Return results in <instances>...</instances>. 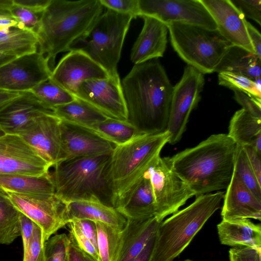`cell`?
Wrapping results in <instances>:
<instances>
[{
	"mask_svg": "<svg viewBox=\"0 0 261 261\" xmlns=\"http://www.w3.org/2000/svg\"><path fill=\"white\" fill-rule=\"evenodd\" d=\"M121 83L127 121L141 135L167 131L173 86L158 61L135 64Z\"/></svg>",
	"mask_w": 261,
	"mask_h": 261,
	"instance_id": "cell-1",
	"label": "cell"
},
{
	"mask_svg": "<svg viewBox=\"0 0 261 261\" xmlns=\"http://www.w3.org/2000/svg\"><path fill=\"white\" fill-rule=\"evenodd\" d=\"M238 146L227 134H214L169 160L173 171L196 197L226 189L234 172Z\"/></svg>",
	"mask_w": 261,
	"mask_h": 261,
	"instance_id": "cell-2",
	"label": "cell"
},
{
	"mask_svg": "<svg viewBox=\"0 0 261 261\" xmlns=\"http://www.w3.org/2000/svg\"><path fill=\"white\" fill-rule=\"evenodd\" d=\"M103 10L99 0L50 1L42 13L36 37L38 51L47 60L51 69L56 56L69 51Z\"/></svg>",
	"mask_w": 261,
	"mask_h": 261,
	"instance_id": "cell-3",
	"label": "cell"
},
{
	"mask_svg": "<svg viewBox=\"0 0 261 261\" xmlns=\"http://www.w3.org/2000/svg\"><path fill=\"white\" fill-rule=\"evenodd\" d=\"M111 154L61 160L51 174L55 194L64 202L95 200L113 207V194L107 179Z\"/></svg>",
	"mask_w": 261,
	"mask_h": 261,
	"instance_id": "cell-4",
	"label": "cell"
},
{
	"mask_svg": "<svg viewBox=\"0 0 261 261\" xmlns=\"http://www.w3.org/2000/svg\"><path fill=\"white\" fill-rule=\"evenodd\" d=\"M224 192L200 195L187 207L162 221L155 234L150 261H173L213 214L221 207Z\"/></svg>",
	"mask_w": 261,
	"mask_h": 261,
	"instance_id": "cell-5",
	"label": "cell"
},
{
	"mask_svg": "<svg viewBox=\"0 0 261 261\" xmlns=\"http://www.w3.org/2000/svg\"><path fill=\"white\" fill-rule=\"evenodd\" d=\"M169 133L142 135L116 146L107 168V179L113 194L115 208L125 194L160 156L169 142Z\"/></svg>",
	"mask_w": 261,
	"mask_h": 261,
	"instance_id": "cell-6",
	"label": "cell"
},
{
	"mask_svg": "<svg viewBox=\"0 0 261 261\" xmlns=\"http://www.w3.org/2000/svg\"><path fill=\"white\" fill-rule=\"evenodd\" d=\"M133 18L108 9L91 27L70 46L102 67L109 76L118 74L117 65L126 34Z\"/></svg>",
	"mask_w": 261,
	"mask_h": 261,
	"instance_id": "cell-7",
	"label": "cell"
},
{
	"mask_svg": "<svg viewBox=\"0 0 261 261\" xmlns=\"http://www.w3.org/2000/svg\"><path fill=\"white\" fill-rule=\"evenodd\" d=\"M166 25L175 51L188 65L203 74L215 72L232 45L217 29L181 22Z\"/></svg>",
	"mask_w": 261,
	"mask_h": 261,
	"instance_id": "cell-8",
	"label": "cell"
},
{
	"mask_svg": "<svg viewBox=\"0 0 261 261\" xmlns=\"http://www.w3.org/2000/svg\"><path fill=\"white\" fill-rule=\"evenodd\" d=\"M155 199V217L159 222L173 214L195 196L189 186L172 170L169 157L160 156L147 171Z\"/></svg>",
	"mask_w": 261,
	"mask_h": 261,
	"instance_id": "cell-9",
	"label": "cell"
},
{
	"mask_svg": "<svg viewBox=\"0 0 261 261\" xmlns=\"http://www.w3.org/2000/svg\"><path fill=\"white\" fill-rule=\"evenodd\" d=\"M204 84L202 73L192 66L185 67L180 80L173 88L167 127L169 144L174 145L181 139L190 115L200 99Z\"/></svg>",
	"mask_w": 261,
	"mask_h": 261,
	"instance_id": "cell-10",
	"label": "cell"
},
{
	"mask_svg": "<svg viewBox=\"0 0 261 261\" xmlns=\"http://www.w3.org/2000/svg\"><path fill=\"white\" fill-rule=\"evenodd\" d=\"M3 193L21 213L42 228L45 242L68 223L66 203L55 193L26 195Z\"/></svg>",
	"mask_w": 261,
	"mask_h": 261,
	"instance_id": "cell-11",
	"label": "cell"
},
{
	"mask_svg": "<svg viewBox=\"0 0 261 261\" xmlns=\"http://www.w3.org/2000/svg\"><path fill=\"white\" fill-rule=\"evenodd\" d=\"M140 16L154 17L166 24L181 22L217 29L200 0H139Z\"/></svg>",
	"mask_w": 261,
	"mask_h": 261,
	"instance_id": "cell-12",
	"label": "cell"
},
{
	"mask_svg": "<svg viewBox=\"0 0 261 261\" xmlns=\"http://www.w3.org/2000/svg\"><path fill=\"white\" fill-rule=\"evenodd\" d=\"M51 71L47 60L38 51L16 58L0 67V90L31 91L49 79Z\"/></svg>",
	"mask_w": 261,
	"mask_h": 261,
	"instance_id": "cell-13",
	"label": "cell"
},
{
	"mask_svg": "<svg viewBox=\"0 0 261 261\" xmlns=\"http://www.w3.org/2000/svg\"><path fill=\"white\" fill-rule=\"evenodd\" d=\"M50 167L18 135L0 137V174L40 176L48 173Z\"/></svg>",
	"mask_w": 261,
	"mask_h": 261,
	"instance_id": "cell-14",
	"label": "cell"
},
{
	"mask_svg": "<svg viewBox=\"0 0 261 261\" xmlns=\"http://www.w3.org/2000/svg\"><path fill=\"white\" fill-rule=\"evenodd\" d=\"M74 95L109 118L127 120V112L119 74L91 79L79 84Z\"/></svg>",
	"mask_w": 261,
	"mask_h": 261,
	"instance_id": "cell-15",
	"label": "cell"
},
{
	"mask_svg": "<svg viewBox=\"0 0 261 261\" xmlns=\"http://www.w3.org/2000/svg\"><path fill=\"white\" fill-rule=\"evenodd\" d=\"M61 121L54 113H45L32 120L18 134L51 167L63 160Z\"/></svg>",
	"mask_w": 261,
	"mask_h": 261,
	"instance_id": "cell-16",
	"label": "cell"
},
{
	"mask_svg": "<svg viewBox=\"0 0 261 261\" xmlns=\"http://www.w3.org/2000/svg\"><path fill=\"white\" fill-rule=\"evenodd\" d=\"M213 20L217 29L232 45L255 53L247 30L245 17L231 0H200Z\"/></svg>",
	"mask_w": 261,
	"mask_h": 261,
	"instance_id": "cell-17",
	"label": "cell"
},
{
	"mask_svg": "<svg viewBox=\"0 0 261 261\" xmlns=\"http://www.w3.org/2000/svg\"><path fill=\"white\" fill-rule=\"evenodd\" d=\"M109 76L108 72L87 55L71 50L52 70L50 79L74 95L81 83Z\"/></svg>",
	"mask_w": 261,
	"mask_h": 261,
	"instance_id": "cell-18",
	"label": "cell"
},
{
	"mask_svg": "<svg viewBox=\"0 0 261 261\" xmlns=\"http://www.w3.org/2000/svg\"><path fill=\"white\" fill-rule=\"evenodd\" d=\"M60 128L63 160L111 154L116 146L87 127L61 119Z\"/></svg>",
	"mask_w": 261,
	"mask_h": 261,
	"instance_id": "cell-19",
	"label": "cell"
},
{
	"mask_svg": "<svg viewBox=\"0 0 261 261\" xmlns=\"http://www.w3.org/2000/svg\"><path fill=\"white\" fill-rule=\"evenodd\" d=\"M45 113L54 112L31 91L23 92L0 108V127L6 134L18 135L32 120Z\"/></svg>",
	"mask_w": 261,
	"mask_h": 261,
	"instance_id": "cell-20",
	"label": "cell"
},
{
	"mask_svg": "<svg viewBox=\"0 0 261 261\" xmlns=\"http://www.w3.org/2000/svg\"><path fill=\"white\" fill-rule=\"evenodd\" d=\"M223 197L222 219H254L261 220V200L233 173Z\"/></svg>",
	"mask_w": 261,
	"mask_h": 261,
	"instance_id": "cell-21",
	"label": "cell"
},
{
	"mask_svg": "<svg viewBox=\"0 0 261 261\" xmlns=\"http://www.w3.org/2000/svg\"><path fill=\"white\" fill-rule=\"evenodd\" d=\"M142 29L132 49L130 60L135 64L162 57L167 44V25L151 16H143Z\"/></svg>",
	"mask_w": 261,
	"mask_h": 261,
	"instance_id": "cell-22",
	"label": "cell"
},
{
	"mask_svg": "<svg viewBox=\"0 0 261 261\" xmlns=\"http://www.w3.org/2000/svg\"><path fill=\"white\" fill-rule=\"evenodd\" d=\"M115 208L126 219H148L155 217V199L147 172L125 194Z\"/></svg>",
	"mask_w": 261,
	"mask_h": 261,
	"instance_id": "cell-23",
	"label": "cell"
},
{
	"mask_svg": "<svg viewBox=\"0 0 261 261\" xmlns=\"http://www.w3.org/2000/svg\"><path fill=\"white\" fill-rule=\"evenodd\" d=\"M122 229L116 261H132L143 249L161 222L148 219H126Z\"/></svg>",
	"mask_w": 261,
	"mask_h": 261,
	"instance_id": "cell-24",
	"label": "cell"
},
{
	"mask_svg": "<svg viewBox=\"0 0 261 261\" xmlns=\"http://www.w3.org/2000/svg\"><path fill=\"white\" fill-rule=\"evenodd\" d=\"M220 243L225 245L261 249V226L248 219H222L217 226Z\"/></svg>",
	"mask_w": 261,
	"mask_h": 261,
	"instance_id": "cell-25",
	"label": "cell"
},
{
	"mask_svg": "<svg viewBox=\"0 0 261 261\" xmlns=\"http://www.w3.org/2000/svg\"><path fill=\"white\" fill-rule=\"evenodd\" d=\"M66 206L68 223L75 220L87 219L121 229L126 223V219L115 208L98 201H72L66 203Z\"/></svg>",
	"mask_w": 261,
	"mask_h": 261,
	"instance_id": "cell-26",
	"label": "cell"
},
{
	"mask_svg": "<svg viewBox=\"0 0 261 261\" xmlns=\"http://www.w3.org/2000/svg\"><path fill=\"white\" fill-rule=\"evenodd\" d=\"M261 58L242 47L231 45L222 58L215 72H228L260 81Z\"/></svg>",
	"mask_w": 261,
	"mask_h": 261,
	"instance_id": "cell-27",
	"label": "cell"
},
{
	"mask_svg": "<svg viewBox=\"0 0 261 261\" xmlns=\"http://www.w3.org/2000/svg\"><path fill=\"white\" fill-rule=\"evenodd\" d=\"M227 135L238 145L251 146L261 153V118L239 110L229 121Z\"/></svg>",
	"mask_w": 261,
	"mask_h": 261,
	"instance_id": "cell-28",
	"label": "cell"
},
{
	"mask_svg": "<svg viewBox=\"0 0 261 261\" xmlns=\"http://www.w3.org/2000/svg\"><path fill=\"white\" fill-rule=\"evenodd\" d=\"M0 191L26 195L55 193V187L49 172L40 176L19 174H0Z\"/></svg>",
	"mask_w": 261,
	"mask_h": 261,
	"instance_id": "cell-29",
	"label": "cell"
},
{
	"mask_svg": "<svg viewBox=\"0 0 261 261\" xmlns=\"http://www.w3.org/2000/svg\"><path fill=\"white\" fill-rule=\"evenodd\" d=\"M38 51L36 35L17 27L0 30V54L16 58Z\"/></svg>",
	"mask_w": 261,
	"mask_h": 261,
	"instance_id": "cell-30",
	"label": "cell"
},
{
	"mask_svg": "<svg viewBox=\"0 0 261 261\" xmlns=\"http://www.w3.org/2000/svg\"><path fill=\"white\" fill-rule=\"evenodd\" d=\"M54 113L62 120L87 127L109 118L88 102L76 97L72 101L55 108Z\"/></svg>",
	"mask_w": 261,
	"mask_h": 261,
	"instance_id": "cell-31",
	"label": "cell"
},
{
	"mask_svg": "<svg viewBox=\"0 0 261 261\" xmlns=\"http://www.w3.org/2000/svg\"><path fill=\"white\" fill-rule=\"evenodd\" d=\"M88 128L116 146L124 144L136 137L142 135L127 120L111 118Z\"/></svg>",
	"mask_w": 261,
	"mask_h": 261,
	"instance_id": "cell-32",
	"label": "cell"
},
{
	"mask_svg": "<svg viewBox=\"0 0 261 261\" xmlns=\"http://www.w3.org/2000/svg\"><path fill=\"white\" fill-rule=\"evenodd\" d=\"M21 213L0 191V244L8 245L20 236Z\"/></svg>",
	"mask_w": 261,
	"mask_h": 261,
	"instance_id": "cell-33",
	"label": "cell"
},
{
	"mask_svg": "<svg viewBox=\"0 0 261 261\" xmlns=\"http://www.w3.org/2000/svg\"><path fill=\"white\" fill-rule=\"evenodd\" d=\"M95 222L99 261H116L122 229L101 222Z\"/></svg>",
	"mask_w": 261,
	"mask_h": 261,
	"instance_id": "cell-34",
	"label": "cell"
},
{
	"mask_svg": "<svg viewBox=\"0 0 261 261\" xmlns=\"http://www.w3.org/2000/svg\"><path fill=\"white\" fill-rule=\"evenodd\" d=\"M31 91L53 112L55 108L71 102L75 98L73 94L50 79L40 83Z\"/></svg>",
	"mask_w": 261,
	"mask_h": 261,
	"instance_id": "cell-35",
	"label": "cell"
},
{
	"mask_svg": "<svg viewBox=\"0 0 261 261\" xmlns=\"http://www.w3.org/2000/svg\"><path fill=\"white\" fill-rule=\"evenodd\" d=\"M218 73L220 85L261 99L260 81L256 82L245 76L228 72Z\"/></svg>",
	"mask_w": 261,
	"mask_h": 261,
	"instance_id": "cell-36",
	"label": "cell"
},
{
	"mask_svg": "<svg viewBox=\"0 0 261 261\" xmlns=\"http://www.w3.org/2000/svg\"><path fill=\"white\" fill-rule=\"evenodd\" d=\"M234 173L253 194L261 200V184L250 167L243 147L239 145L235 159Z\"/></svg>",
	"mask_w": 261,
	"mask_h": 261,
	"instance_id": "cell-37",
	"label": "cell"
},
{
	"mask_svg": "<svg viewBox=\"0 0 261 261\" xmlns=\"http://www.w3.org/2000/svg\"><path fill=\"white\" fill-rule=\"evenodd\" d=\"M9 12L18 22L17 28L30 31L36 35L39 29L42 13H39L13 4Z\"/></svg>",
	"mask_w": 261,
	"mask_h": 261,
	"instance_id": "cell-38",
	"label": "cell"
},
{
	"mask_svg": "<svg viewBox=\"0 0 261 261\" xmlns=\"http://www.w3.org/2000/svg\"><path fill=\"white\" fill-rule=\"evenodd\" d=\"M69 242L65 233L50 238L45 243V261H67Z\"/></svg>",
	"mask_w": 261,
	"mask_h": 261,
	"instance_id": "cell-39",
	"label": "cell"
},
{
	"mask_svg": "<svg viewBox=\"0 0 261 261\" xmlns=\"http://www.w3.org/2000/svg\"><path fill=\"white\" fill-rule=\"evenodd\" d=\"M45 243L42 229L35 224L28 246L23 251V261H45Z\"/></svg>",
	"mask_w": 261,
	"mask_h": 261,
	"instance_id": "cell-40",
	"label": "cell"
},
{
	"mask_svg": "<svg viewBox=\"0 0 261 261\" xmlns=\"http://www.w3.org/2000/svg\"><path fill=\"white\" fill-rule=\"evenodd\" d=\"M103 7L119 13L140 17L139 0H99Z\"/></svg>",
	"mask_w": 261,
	"mask_h": 261,
	"instance_id": "cell-41",
	"label": "cell"
},
{
	"mask_svg": "<svg viewBox=\"0 0 261 261\" xmlns=\"http://www.w3.org/2000/svg\"><path fill=\"white\" fill-rule=\"evenodd\" d=\"M233 98L242 107V109L250 115L261 118V99L252 97L239 91H233Z\"/></svg>",
	"mask_w": 261,
	"mask_h": 261,
	"instance_id": "cell-42",
	"label": "cell"
},
{
	"mask_svg": "<svg viewBox=\"0 0 261 261\" xmlns=\"http://www.w3.org/2000/svg\"><path fill=\"white\" fill-rule=\"evenodd\" d=\"M67 225L69 228L68 236L80 248L99 261L98 251L92 243L81 232L79 228L72 222H69Z\"/></svg>",
	"mask_w": 261,
	"mask_h": 261,
	"instance_id": "cell-43",
	"label": "cell"
},
{
	"mask_svg": "<svg viewBox=\"0 0 261 261\" xmlns=\"http://www.w3.org/2000/svg\"><path fill=\"white\" fill-rule=\"evenodd\" d=\"M244 16L261 24V1L231 0Z\"/></svg>",
	"mask_w": 261,
	"mask_h": 261,
	"instance_id": "cell-44",
	"label": "cell"
},
{
	"mask_svg": "<svg viewBox=\"0 0 261 261\" xmlns=\"http://www.w3.org/2000/svg\"><path fill=\"white\" fill-rule=\"evenodd\" d=\"M229 261H261V249L235 247L229 250Z\"/></svg>",
	"mask_w": 261,
	"mask_h": 261,
	"instance_id": "cell-45",
	"label": "cell"
},
{
	"mask_svg": "<svg viewBox=\"0 0 261 261\" xmlns=\"http://www.w3.org/2000/svg\"><path fill=\"white\" fill-rule=\"evenodd\" d=\"M70 222H72L79 228L98 251L97 233L95 222L87 219L75 220Z\"/></svg>",
	"mask_w": 261,
	"mask_h": 261,
	"instance_id": "cell-46",
	"label": "cell"
},
{
	"mask_svg": "<svg viewBox=\"0 0 261 261\" xmlns=\"http://www.w3.org/2000/svg\"><path fill=\"white\" fill-rule=\"evenodd\" d=\"M247 157L249 163L258 182L261 184V153L254 148L245 146L242 147Z\"/></svg>",
	"mask_w": 261,
	"mask_h": 261,
	"instance_id": "cell-47",
	"label": "cell"
},
{
	"mask_svg": "<svg viewBox=\"0 0 261 261\" xmlns=\"http://www.w3.org/2000/svg\"><path fill=\"white\" fill-rule=\"evenodd\" d=\"M69 240L67 261H98L94 257L80 248L68 236Z\"/></svg>",
	"mask_w": 261,
	"mask_h": 261,
	"instance_id": "cell-48",
	"label": "cell"
},
{
	"mask_svg": "<svg viewBox=\"0 0 261 261\" xmlns=\"http://www.w3.org/2000/svg\"><path fill=\"white\" fill-rule=\"evenodd\" d=\"M35 224L31 219L21 213L20 217V236L22 239L23 251L28 246L34 231Z\"/></svg>",
	"mask_w": 261,
	"mask_h": 261,
	"instance_id": "cell-49",
	"label": "cell"
},
{
	"mask_svg": "<svg viewBox=\"0 0 261 261\" xmlns=\"http://www.w3.org/2000/svg\"><path fill=\"white\" fill-rule=\"evenodd\" d=\"M51 0H13V4L25 7L35 12L41 13Z\"/></svg>",
	"mask_w": 261,
	"mask_h": 261,
	"instance_id": "cell-50",
	"label": "cell"
},
{
	"mask_svg": "<svg viewBox=\"0 0 261 261\" xmlns=\"http://www.w3.org/2000/svg\"><path fill=\"white\" fill-rule=\"evenodd\" d=\"M247 30L255 53L261 58V35L259 31L249 22H247Z\"/></svg>",
	"mask_w": 261,
	"mask_h": 261,
	"instance_id": "cell-51",
	"label": "cell"
},
{
	"mask_svg": "<svg viewBox=\"0 0 261 261\" xmlns=\"http://www.w3.org/2000/svg\"><path fill=\"white\" fill-rule=\"evenodd\" d=\"M155 232L151 237L142 251L132 261H150L152 252Z\"/></svg>",
	"mask_w": 261,
	"mask_h": 261,
	"instance_id": "cell-52",
	"label": "cell"
},
{
	"mask_svg": "<svg viewBox=\"0 0 261 261\" xmlns=\"http://www.w3.org/2000/svg\"><path fill=\"white\" fill-rule=\"evenodd\" d=\"M22 92L7 91L0 90V108L18 97Z\"/></svg>",
	"mask_w": 261,
	"mask_h": 261,
	"instance_id": "cell-53",
	"label": "cell"
},
{
	"mask_svg": "<svg viewBox=\"0 0 261 261\" xmlns=\"http://www.w3.org/2000/svg\"><path fill=\"white\" fill-rule=\"evenodd\" d=\"M17 21L11 16H2L0 17V28L4 29L5 28L17 27Z\"/></svg>",
	"mask_w": 261,
	"mask_h": 261,
	"instance_id": "cell-54",
	"label": "cell"
},
{
	"mask_svg": "<svg viewBox=\"0 0 261 261\" xmlns=\"http://www.w3.org/2000/svg\"><path fill=\"white\" fill-rule=\"evenodd\" d=\"M13 5V0H0V10L9 11Z\"/></svg>",
	"mask_w": 261,
	"mask_h": 261,
	"instance_id": "cell-55",
	"label": "cell"
},
{
	"mask_svg": "<svg viewBox=\"0 0 261 261\" xmlns=\"http://www.w3.org/2000/svg\"><path fill=\"white\" fill-rule=\"evenodd\" d=\"M16 57L12 56L4 55L0 57V67L10 61L14 59Z\"/></svg>",
	"mask_w": 261,
	"mask_h": 261,
	"instance_id": "cell-56",
	"label": "cell"
},
{
	"mask_svg": "<svg viewBox=\"0 0 261 261\" xmlns=\"http://www.w3.org/2000/svg\"><path fill=\"white\" fill-rule=\"evenodd\" d=\"M2 16H11L9 11L0 10V17Z\"/></svg>",
	"mask_w": 261,
	"mask_h": 261,
	"instance_id": "cell-57",
	"label": "cell"
},
{
	"mask_svg": "<svg viewBox=\"0 0 261 261\" xmlns=\"http://www.w3.org/2000/svg\"><path fill=\"white\" fill-rule=\"evenodd\" d=\"M5 133L0 127V137H2L5 135Z\"/></svg>",
	"mask_w": 261,
	"mask_h": 261,
	"instance_id": "cell-58",
	"label": "cell"
},
{
	"mask_svg": "<svg viewBox=\"0 0 261 261\" xmlns=\"http://www.w3.org/2000/svg\"><path fill=\"white\" fill-rule=\"evenodd\" d=\"M184 261H195V260H191V259H186V260H185Z\"/></svg>",
	"mask_w": 261,
	"mask_h": 261,
	"instance_id": "cell-59",
	"label": "cell"
},
{
	"mask_svg": "<svg viewBox=\"0 0 261 261\" xmlns=\"http://www.w3.org/2000/svg\"><path fill=\"white\" fill-rule=\"evenodd\" d=\"M4 55H2V54H0V57L4 56Z\"/></svg>",
	"mask_w": 261,
	"mask_h": 261,
	"instance_id": "cell-60",
	"label": "cell"
},
{
	"mask_svg": "<svg viewBox=\"0 0 261 261\" xmlns=\"http://www.w3.org/2000/svg\"><path fill=\"white\" fill-rule=\"evenodd\" d=\"M3 30V29H1L0 28V30Z\"/></svg>",
	"mask_w": 261,
	"mask_h": 261,
	"instance_id": "cell-61",
	"label": "cell"
}]
</instances>
